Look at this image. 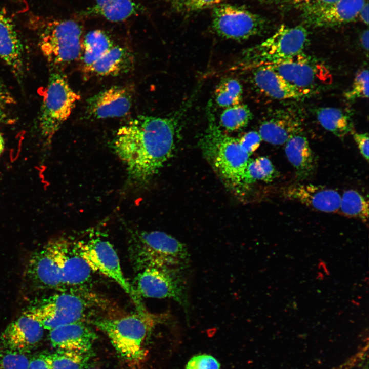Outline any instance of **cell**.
<instances>
[{
	"mask_svg": "<svg viewBox=\"0 0 369 369\" xmlns=\"http://www.w3.org/2000/svg\"><path fill=\"white\" fill-rule=\"evenodd\" d=\"M60 274L64 290L83 289L90 281L92 270L79 254L75 240L58 237L46 243Z\"/></svg>",
	"mask_w": 369,
	"mask_h": 369,
	"instance_id": "7c38bea8",
	"label": "cell"
},
{
	"mask_svg": "<svg viewBox=\"0 0 369 369\" xmlns=\"http://www.w3.org/2000/svg\"><path fill=\"white\" fill-rule=\"evenodd\" d=\"M39 37V47L51 64L64 66L80 57L83 28L72 19H52L43 23Z\"/></svg>",
	"mask_w": 369,
	"mask_h": 369,
	"instance_id": "8992f818",
	"label": "cell"
},
{
	"mask_svg": "<svg viewBox=\"0 0 369 369\" xmlns=\"http://www.w3.org/2000/svg\"><path fill=\"white\" fill-rule=\"evenodd\" d=\"M0 58L17 75L23 69V48L12 22L0 11Z\"/></svg>",
	"mask_w": 369,
	"mask_h": 369,
	"instance_id": "cb8c5ba5",
	"label": "cell"
},
{
	"mask_svg": "<svg viewBox=\"0 0 369 369\" xmlns=\"http://www.w3.org/2000/svg\"><path fill=\"white\" fill-rule=\"evenodd\" d=\"M266 26L261 16L238 6L218 4L212 11V29L226 39L246 40L262 33Z\"/></svg>",
	"mask_w": 369,
	"mask_h": 369,
	"instance_id": "8fae6325",
	"label": "cell"
},
{
	"mask_svg": "<svg viewBox=\"0 0 369 369\" xmlns=\"http://www.w3.org/2000/svg\"><path fill=\"white\" fill-rule=\"evenodd\" d=\"M284 150L298 180H306L314 175L317 159L305 136L301 133L293 136L285 143Z\"/></svg>",
	"mask_w": 369,
	"mask_h": 369,
	"instance_id": "44dd1931",
	"label": "cell"
},
{
	"mask_svg": "<svg viewBox=\"0 0 369 369\" xmlns=\"http://www.w3.org/2000/svg\"><path fill=\"white\" fill-rule=\"evenodd\" d=\"M308 38V32L303 26H282L269 38L249 49L245 62L254 68L288 60L303 53Z\"/></svg>",
	"mask_w": 369,
	"mask_h": 369,
	"instance_id": "ba28073f",
	"label": "cell"
},
{
	"mask_svg": "<svg viewBox=\"0 0 369 369\" xmlns=\"http://www.w3.org/2000/svg\"><path fill=\"white\" fill-rule=\"evenodd\" d=\"M319 124L336 136L343 139L353 131L349 115L340 109L333 107L318 108L316 112Z\"/></svg>",
	"mask_w": 369,
	"mask_h": 369,
	"instance_id": "4316f807",
	"label": "cell"
},
{
	"mask_svg": "<svg viewBox=\"0 0 369 369\" xmlns=\"http://www.w3.org/2000/svg\"><path fill=\"white\" fill-rule=\"evenodd\" d=\"M366 2V0H340L326 6L310 5L302 9V16L306 23L315 27H337L356 19Z\"/></svg>",
	"mask_w": 369,
	"mask_h": 369,
	"instance_id": "5bb4252c",
	"label": "cell"
},
{
	"mask_svg": "<svg viewBox=\"0 0 369 369\" xmlns=\"http://www.w3.org/2000/svg\"><path fill=\"white\" fill-rule=\"evenodd\" d=\"M222 0H169L171 9L175 12L189 14L215 6Z\"/></svg>",
	"mask_w": 369,
	"mask_h": 369,
	"instance_id": "d6a6232c",
	"label": "cell"
},
{
	"mask_svg": "<svg viewBox=\"0 0 369 369\" xmlns=\"http://www.w3.org/2000/svg\"><path fill=\"white\" fill-rule=\"evenodd\" d=\"M29 362L24 353L5 350L0 355V369H28Z\"/></svg>",
	"mask_w": 369,
	"mask_h": 369,
	"instance_id": "e575fe53",
	"label": "cell"
},
{
	"mask_svg": "<svg viewBox=\"0 0 369 369\" xmlns=\"http://www.w3.org/2000/svg\"><path fill=\"white\" fill-rule=\"evenodd\" d=\"M210 104L207 106L208 127L200 140V147L214 169L234 187L243 186V180L250 155L239 139L223 132L217 125Z\"/></svg>",
	"mask_w": 369,
	"mask_h": 369,
	"instance_id": "7a4b0ae2",
	"label": "cell"
},
{
	"mask_svg": "<svg viewBox=\"0 0 369 369\" xmlns=\"http://www.w3.org/2000/svg\"><path fill=\"white\" fill-rule=\"evenodd\" d=\"M133 54L127 49L113 46L96 60L86 74L95 76H117L130 71L134 66Z\"/></svg>",
	"mask_w": 369,
	"mask_h": 369,
	"instance_id": "d4e9b609",
	"label": "cell"
},
{
	"mask_svg": "<svg viewBox=\"0 0 369 369\" xmlns=\"http://www.w3.org/2000/svg\"><path fill=\"white\" fill-rule=\"evenodd\" d=\"M220 364L213 356L200 354L192 357L187 363L185 369H220Z\"/></svg>",
	"mask_w": 369,
	"mask_h": 369,
	"instance_id": "d590c367",
	"label": "cell"
},
{
	"mask_svg": "<svg viewBox=\"0 0 369 369\" xmlns=\"http://www.w3.org/2000/svg\"><path fill=\"white\" fill-rule=\"evenodd\" d=\"M90 353L57 350L51 353H43V355L50 369H84L90 357Z\"/></svg>",
	"mask_w": 369,
	"mask_h": 369,
	"instance_id": "83f0119b",
	"label": "cell"
},
{
	"mask_svg": "<svg viewBox=\"0 0 369 369\" xmlns=\"http://www.w3.org/2000/svg\"><path fill=\"white\" fill-rule=\"evenodd\" d=\"M302 54L283 61L264 66H268L289 84L308 94L316 86L318 73L315 65Z\"/></svg>",
	"mask_w": 369,
	"mask_h": 369,
	"instance_id": "d6986e66",
	"label": "cell"
},
{
	"mask_svg": "<svg viewBox=\"0 0 369 369\" xmlns=\"http://www.w3.org/2000/svg\"><path fill=\"white\" fill-rule=\"evenodd\" d=\"M262 140L259 133L254 131L247 132L239 139L242 148L250 156L258 149Z\"/></svg>",
	"mask_w": 369,
	"mask_h": 369,
	"instance_id": "8d00e7d4",
	"label": "cell"
},
{
	"mask_svg": "<svg viewBox=\"0 0 369 369\" xmlns=\"http://www.w3.org/2000/svg\"><path fill=\"white\" fill-rule=\"evenodd\" d=\"M279 176V172L271 161L265 157L249 159L244 171L243 184L260 180L270 182Z\"/></svg>",
	"mask_w": 369,
	"mask_h": 369,
	"instance_id": "f546056e",
	"label": "cell"
},
{
	"mask_svg": "<svg viewBox=\"0 0 369 369\" xmlns=\"http://www.w3.org/2000/svg\"><path fill=\"white\" fill-rule=\"evenodd\" d=\"M368 206V200L362 194L356 190H348L341 195L338 212L366 222L369 216Z\"/></svg>",
	"mask_w": 369,
	"mask_h": 369,
	"instance_id": "f1b7e54d",
	"label": "cell"
},
{
	"mask_svg": "<svg viewBox=\"0 0 369 369\" xmlns=\"http://www.w3.org/2000/svg\"><path fill=\"white\" fill-rule=\"evenodd\" d=\"M145 8L135 0H94L81 12L84 16H101L113 22L124 21L145 12Z\"/></svg>",
	"mask_w": 369,
	"mask_h": 369,
	"instance_id": "603a6c76",
	"label": "cell"
},
{
	"mask_svg": "<svg viewBox=\"0 0 369 369\" xmlns=\"http://www.w3.org/2000/svg\"><path fill=\"white\" fill-rule=\"evenodd\" d=\"M283 195L315 210L325 213L338 212L341 195L332 188L312 183H295L286 187Z\"/></svg>",
	"mask_w": 369,
	"mask_h": 369,
	"instance_id": "2e32d148",
	"label": "cell"
},
{
	"mask_svg": "<svg viewBox=\"0 0 369 369\" xmlns=\"http://www.w3.org/2000/svg\"><path fill=\"white\" fill-rule=\"evenodd\" d=\"M351 133L362 156L366 161H368L369 145L368 133H357L354 131H352Z\"/></svg>",
	"mask_w": 369,
	"mask_h": 369,
	"instance_id": "74e56055",
	"label": "cell"
},
{
	"mask_svg": "<svg viewBox=\"0 0 369 369\" xmlns=\"http://www.w3.org/2000/svg\"><path fill=\"white\" fill-rule=\"evenodd\" d=\"M368 3L366 1L360 9L358 15V17L366 25L368 24Z\"/></svg>",
	"mask_w": 369,
	"mask_h": 369,
	"instance_id": "60d3db41",
	"label": "cell"
},
{
	"mask_svg": "<svg viewBox=\"0 0 369 369\" xmlns=\"http://www.w3.org/2000/svg\"><path fill=\"white\" fill-rule=\"evenodd\" d=\"M28 369H50L43 353L34 356L29 360Z\"/></svg>",
	"mask_w": 369,
	"mask_h": 369,
	"instance_id": "ab89813d",
	"label": "cell"
},
{
	"mask_svg": "<svg viewBox=\"0 0 369 369\" xmlns=\"http://www.w3.org/2000/svg\"><path fill=\"white\" fill-rule=\"evenodd\" d=\"M161 320V316L154 315L146 311L118 318L97 319L93 323L107 335L123 358L139 361L146 356L144 347L146 339Z\"/></svg>",
	"mask_w": 369,
	"mask_h": 369,
	"instance_id": "3957f363",
	"label": "cell"
},
{
	"mask_svg": "<svg viewBox=\"0 0 369 369\" xmlns=\"http://www.w3.org/2000/svg\"><path fill=\"white\" fill-rule=\"evenodd\" d=\"M368 71L364 69L356 76L351 87L344 93L345 97L349 100L359 98L368 97Z\"/></svg>",
	"mask_w": 369,
	"mask_h": 369,
	"instance_id": "836d02e7",
	"label": "cell"
},
{
	"mask_svg": "<svg viewBox=\"0 0 369 369\" xmlns=\"http://www.w3.org/2000/svg\"><path fill=\"white\" fill-rule=\"evenodd\" d=\"M134 259L140 269L146 266L185 269L190 255L187 247L163 232L140 231L131 239Z\"/></svg>",
	"mask_w": 369,
	"mask_h": 369,
	"instance_id": "277c9868",
	"label": "cell"
},
{
	"mask_svg": "<svg viewBox=\"0 0 369 369\" xmlns=\"http://www.w3.org/2000/svg\"><path fill=\"white\" fill-rule=\"evenodd\" d=\"M252 79L255 85L267 96L277 99H298L305 94L287 83L266 66L253 68Z\"/></svg>",
	"mask_w": 369,
	"mask_h": 369,
	"instance_id": "7402d4cb",
	"label": "cell"
},
{
	"mask_svg": "<svg viewBox=\"0 0 369 369\" xmlns=\"http://www.w3.org/2000/svg\"><path fill=\"white\" fill-rule=\"evenodd\" d=\"M25 275L34 289L64 290L59 269L46 244L31 255Z\"/></svg>",
	"mask_w": 369,
	"mask_h": 369,
	"instance_id": "e0dca14e",
	"label": "cell"
},
{
	"mask_svg": "<svg viewBox=\"0 0 369 369\" xmlns=\"http://www.w3.org/2000/svg\"><path fill=\"white\" fill-rule=\"evenodd\" d=\"M80 96L70 86L65 77L51 73L46 88L39 117L42 135L50 139L69 118Z\"/></svg>",
	"mask_w": 369,
	"mask_h": 369,
	"instance_id": "30bf717a",
	"label": "cell"
},
{
	"mask_svg": "<svg viewBox=\"0 0 369 369\" xmlns=\"http://www.w3.org/2000/svg\"><path fill=\"white\" fill-rule=\"evenodd\" d=\"M339 1L340 0H314V1L310 5L316 6H326L335 3Z\"/></svg>",
	"mask_w": 369,
	"mask_h": 369,
	"instance_id": "ee69618b",
	"label": "cell"
},
{
	"mask_svg": "<svg viewBox=\"0 0 369 369\" xmlns=\"http://www.w3.org/2000/svg\"><path fill=\"white\" fill-rule=\"evenodd\" d=\"M252 117L249 108L245 105L239 104L226 108L221 114L220 123L227 130L234 131L246 126Z\"/></svg>",
	"mask_w": 369,
	"mask_h": 369,
	"instance_id": "1f68e13d",
	"label": "cell"
},
{
	"mask_svg": "<svg viewBox=\"0 0 369 369\" xmlns=\"http://www.w3.org/2000/svg\"><path fill=\"white\" fill-rule=\"evenodd\" d=\"M11 101V98L0 85V111L3 107Z\"/></svg>",
	"mask_w": 369,
	"mask_h": 369,
	"instance_id": "b9f144b4",
	"label": "cell"
},
{
	"mask_svg": "<svg viewBox=\"0 0 369 369\" xmlns=\"http://www.w3.org/2000/svg\"><path fill=\"white\" fill-rule=\"evenodd\" d=\"M113 46L110 37L104 31L95 30L89 32L82 42L80 57L83 72L87 73L91 66Z\"/></svg>",
	"mask_w": 369,
	"mask_h": 369,
	"instance_id": "484cf974",
	"label": "cell"
},
{
	"mask_svg": "<svg viewBox=\"0 0 369 369\" xmlns=\"http://www.w3.org/2000/svg\"><path fill=\"white\" fill-rule=\"evenodd\" d=\"M4 148V142L2 136L0 134V155L3 151Z\"/></svg>",
	"mask_w": 369,
	"mask_h": 369,
	"instance_id": "f6af8a7d",
	"label": "cell"
},
{
	"mask_svg": "<svg viewBox=\"0 0 369 369\" xmlns=\"http://www.w3.org/2000/svg\"><path fill=\"white\" fill-rule=\"evenodd\" d=\"M49 338L58 350L87 353L90 352L97 336L84 321H78L50 330Z\"/></svg>",
	"mask_w": 369,
	"mask_h": 369,
	"instance_id": "ffe728a7",
	"label": "cell"
},
{
	"mask_svg": "<svg viewBox=\"0 0 369 369\" xmlns=\"http://www.w3.org/2000/svg\"><path fill=\"white\" fill-rule=\"evenodd\" d=\"M76 248L92 271L117 283L133 301L137 312L147 311L141 297L125 276L119 257L112 244L98 235L75 240Z\"/></svg>",
	"mask_w": 369,
	"mask_h": 369,
	"instance_id": "52a82bcc",
	"label": "cell"
},
{
	"mask_svg": "<svg viewBox=\"0 0 369 369\" xmlns=\"http://www.w3.org/2000/svg\"><path fill=\"white\" fill-rule=\"evenodd\" d=\"M368 31H364L361 35V44L363 48L368 51Z\"/></svg>",
	"mask_w": 369,
	"mask_h": 369,
	"instance_id": "7bdbcfd3",
	"label": "cell"
},
{
	"mask_svg": "<svg viewBox=\"0 0 369 369\" xmlns=\"http://www.w3.org/2000/svg\"><path fill=\"white\" fill-rule=\"evenodd\" d=\"M133 89L129 86H114L100 91L87 100L86 113L89 118L120 117L130 111Z\"/></svg>",
	"mask_w": 369,
	"mask_h": 369,
	"instance_id": "4fadbf2b",
	"label": "cell"
},
{
	"mask_svg": "<svg viewBox=\"0 0 369 369\" xmlns=\"http://www.w3.org/2000/svg\"><path fill=\"white\" fill-rule=\"evenodd\" d=\"M272 3L283 8H302L311 4L314 0H269Z\"/></svg>",
	"mask_w": 369,
	"mask_h": 369,
	"instance_id": "f35d334b",
	"label": "cell"
},
{
	"mask_svg": "<svg viewBox=\"0 0 369 369\" xmlns=\"http://www.w3.org/2000/svg\"><path fill=\"white\" fill-rule=\"evenodd\" d=\"M180 115V111L169 117L139 115L118 129L112 146L130 182L147 183L171 156Z\"/></svg>",
	"mask_w": 369,
	"mask_h": 369,
	"instance_id": "6da1fadb",
	"label": "cell"
},
{
	"mask_svg": "<svg viewBox=\"0 0 369 369\" xmlns=\"http://www.w3.org/2000/svg\"><path fill=\"white\" fill-rule=\"evenodd\" d=\"M303 123V117L298 110L292 108L278 109L261 124L258 133L262 140L281 145L301 133Z\"/></svg>",
	"mask_w": 369,
	"mask_h": 369,
	"instance_id": "9a60e30c",
	"label": "cell"
},
{
	"mask_svg": "<svg viewBox=\"0 0 369 369\" xmlns=\"http://www.w3.org/2000/svg\"><path fill=\"white\" fill-rule=\"evenodd\" d=\"M94 298L83 289L61 291L23 313L50 331L72 322L84 321Z\"/></svg>",
	"mask_w": 369,
	"mask_h": 369,
	"instance_id": "5b68a950",
	"label": "cell"
},
{
	"mask_svg": "<svg viewBox=\"0 0 369 369\" xmlns=\"http://www.w3.org/2000/svg\"><path fill=\"white\" fill-rule=\"evenodd\" d=\"M44 329L38 322L23 313L1 334V343L5 350L28 353L41 341Z\"/></svg>",
	"mask_w": 369,
	"mask_h": 369,
	"instance_id": "ac0fdd59",
	"label": "cell"
},
{
	"mask_svg": "<svg viewBox=\"0 0 369 369\" xmlns=\"http://www.w3.org/2000/svg\"><path fill=\"white\" fill-rule=\"evenodd\" d=\"M139 269L133 286L140 297L172 299L188 312L189 302L187 282L182 274L184 269L156 266Z\"/></svg>",
	"mask_w": 369,
	"mask_h": 369,
	"instance_id": "9c48e42d",
	"label": "cell"
},
{
	"mask_svg": "<svg viewBox=\"0 0 369 369\" xmlns=\"http://www.w3.org/2000/svg\"><path fill=\"white\" fill-rule=\"evenodd\" d=\"M242 94V85L237 80L225 79L215 89V101L219 106L228 108L240 104Z\"/></svg>",
	"mask_w": 369,
	"mask_h": 369,
	"instance_id": "4dcf8cb0",
	"label": "cell"
}]
</instances>
